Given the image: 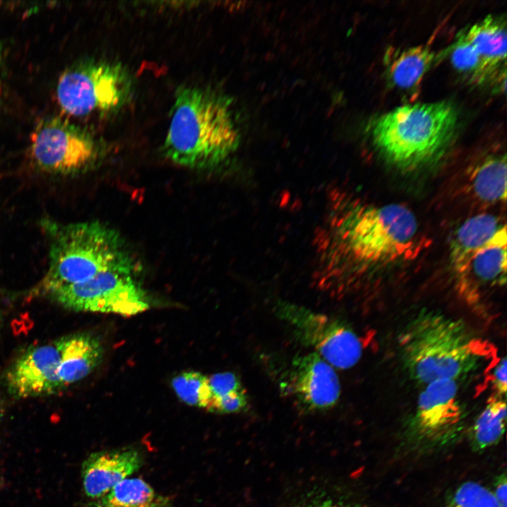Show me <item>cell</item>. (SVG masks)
<instances>
[{"mask_svg": "<svg viewBox=\"0 0 507 507\" xmlns=\"http://www.w3.org/2000/svg\"><path fill=\"white\" fill-rule=\"evenodd\" d=\"M163 152L181 166L215 167L238 147L240 134L231 99L208 88L181 86L176 92Z\"/></svg>", "mask_w": 507, "mask_h": 507, "instance_id": "obj_1", "label": "cell"}, {"mask_svg": "<svg viewBox=\"0 0 507 507\" xmlns=\"http://www.w3.org/2000/svg\"><path fill=\"white\" fill-rule=\"evenodd\" d=\"M402 365L423 386L438 380L458 381L475 372L492 355L489 344L460 320L423 310L399 337Z\"/></svg>", "mask_w": 507, "mask_h": 507, "instance_id": "obj_2", "label": "cell"}, {"mask_svg": "<svg viewBox=\"0 0 507 507\" xmlns=\"http://www.w3.org/2000/svg\"><path fill=\"white\" fill-rule=\"evenodd\" d=\"M457 123L458 113L451 102L406 104L377 118L371 137L389 163L414 171L440 159L451 145Z\"/></svg>", "mask_w": 507, "mask_h": 507, "instance_id": "obj_3", "label": "cell"}, {"mask_svg": "<svg viewBox=\"0 0 507 507\" xmlns=\"http://www.w3.org/2000/svg\"><path fill=\"white\" fill-rule=\"evenodd\" d=\"M42 226L50 241L49 263L35 293L48 295L105 271L135 270L119 233L104 223L61 224L44 220Z\"/></svg>", "mask_w": 507, "mask_h": 507, "instance_id": "obj_4", "label": "cell"}, {"mask_svg": "<svg viewBox=\"0 0 507 507\" xmlns=\"http://www.w3.org/2000/svg\"><path fill=\"white\" fill-rule=\"evenodd\" d=\"M330 247L356 261L375 265L393 262L411 248L418 232L414 214L401 204L357 206L330 225Z\"/></svg>", "mask_w": 507, "mask_h": 507, "instance_id": "obj_5", "label": "cell"}, {"mask_svg": "<svg viewBox=\"0 0 507 507\" xmlns=\"http://www.w3.org/2000/svg\"><path fill=\"white\" fill-rule=\"evenodd\" d=\"M133 82L118 63L88 60L75 63L59 77L58 101L67 113L84 116L119 110L129 101Z\"/></svg>", "mask_w": 507, "mask_h": 507, "instance_id": "obj_6", "label": "cell"}, {"mask_svg": "<svg viewBox=\"0 0 507 507\" xmlns=\"http://www.w3.org/2000/svg\"><path fill=\"white\" fill-rule=\"evenodd\" d=\"M101 152L99 142L89 132L65 120L52 118L36 127L29 156L34 168L42 173L70 176L92 168Z\"/></svg>", "mask_w": 507, "mask_h": 507, "instance_id": "obj_7", "label": "cell"}, {"mask_svg": "<svg viewBox=\"0 0 507 507\" xmlns=\"http://www.w3.org/2000/svg\"><path fill=\"white\" fill-rule=\"evenodd\" d=\"M275 311L299 342L333 368L349 369L361 359V340L343 321L287 301L277 303Z\"/></svg>", "mask_w": 507, "mask_h": 507, "instance_id": "obj_8", "label": "cell"}, {"mask_svg": "<svg viewBox=\"0 0 507 507\" xmlns=\"http://www.w3.org/2000/svg\"><path fill=\"white\" fill-rule=\"evenodd\" d=\"M134 272H102L85 282L60 287L48 296L73 311L137 315L147 310L149 302Z\"/></svg>", "mask_w": 507, "mask_h": 507, "instance_id": "obj_9", "label": "cell"}, {"mask_svg": "<svg viewBox=\"0 0 507 507\" xmlns=\"http://www.w3.org/2000/svg\"><path fill=\"white\" fill-rule=\"evenodd\" d=\"M464 416L458 381L438 380L424 385L411 419V430L430 442L445 441L460 430Z\"/></svg>", "mask_w": 507, "mask_h": 507, "instance_id": "obj_10", "label": "cell"}, {"mask_svg": "<svg viewBox=\"0 0 507 507\" xmlns=\"http://www.w3.org/2000/svg\"><path fill=\"white\" fill-rule=\"evenodd\" d=\"M61 355L57 339L28 349L11 365L6 375L8 392L27 399L62 390L58 371Z\"/></svg>", "mask_w": 507, "mask_h": 507, "instance_id": "obj_11", "label": "cell"}, {"mask_svg": "<svg viewBox=\"0 0 507 507\" xmlns=\"http://www.w3.org/2000/svg\"><path fill=\"white\" fill-rule=\"evenodd\" d=\"M287 384L295 400L310 411L332 408L341 394L334 368L314 351L293 360Z\"/></svg>", "mask_w": 507, "mask_h": 507, "instance_id": "obj_12", "label": "cell"}, {"mask_svg": "<svg viewBox=\"0 0 507 507\" xmlns=\"http://www.w3.org/2000/svg\"><path fill=\"white\" fill-rule=\"evenodd\" d=\"M144 463L138 449L125 447L91 453L82 465V481L86 496L97 500L117 484L128 478Z\"/></svg>", "mask_w": 507, "mask_h": 507, "instance_id": "obj_13", "label": "cell"}, {"mask_svg": "<svg viewBox=\"0 0 507 507\" xmlns=\"http://www.w3.org/2000/svg\"><path fill=\"white\" fill-rule=\"evenodd\" d=\"M61 360L58 377L62 389L86 377L101 363L104 348L89 333H75L57 339Z\"/></svg>", "mask_w": 507, "mask_h": 507, "instance_id": "obj_14", "label": "cell"}, {"mask_svg": "<svg viewBox=\"0 0 507 507\" xmlns=\"http://www.w3.org/2000/svg\"><path fill=\"white\" fill-rule=\"evenodd\" d=\"M505 226L496 216L488 213L466 220L457 230L450 246L451 264L456 273L462 275L472 256Z\"/></svg>", "mask_w": 507, "mask_h": 507, "instance_id": "obj_15", "label": "cell"}, {"mask_svg": "<svg viewBox=\"0 0 507 507\" xmlns=\"http://www.w3.org/2000/svg\"><path fill=\"white\" fill-rule=\"evenodd\" d=\"M468 41L481 56L486 68L494 73L506 58V26L500 17L489 15L467 30Z\"/></svg>", "mask_w": 507, "mask_h": 507, "instance_id": "obj_16", "label": "cell"}, {"mask_svg": "<svg viewBox=\"0 0 507 507\" xmlns=\"http://www.w3.org/2000/svg\"><path fill=\"white\" fill-rule=\"evenodd\" d=\"M506 227L471 258L461 277L473 275L480 284L502 286L506 282Z\"/></svg>", "mask_w": 507, "mask_h": 507, "instance_id": "obj_17", "label": "cell"}, {"mask_svg": "<svg viewBox=\"0 0 507 507\" xmlns=\"http://www.w3.org/2000/svg\"><path fill=\"white\" fill-rule=\"evenodd\" d=\"M95 507H173L163 496L141 478H126L96 500Z\"/></svg>", "mask_w": 507, "mask_h": 507, "instance_id": "obj_18", "label": "cell"}, {"mask_svg": "<svg viewBox=\"0 0 507 507\" xmlns=\"http://www.w3.org/2000/svg\"><path fill=\"white\" fill-rule=\"evenodd\" d=\"M470 183L474 194L480 200L486 202L505 201L506 155H491L482 159L474 167Z\"/></svg>", "mask_w": 507, "mask_h": 507, "instance_id": "obj_19", "label": "cell"}, {"mask_svg": "<svg viewBox=\"0 0 507 507\" xmlns=\"http://www.w3.org/2000/svg\"><path fill=\"white\" fill-rule=\"evenodd\" d=\"M434 58V52L428 46L420 45L405 49L390 62L389 78L400 89H411L420 83Z\"/></svg>", "mask_w": 507, "mask_h": 507, "instance_id": "obj_20", "label": "cell"}, {"mask_svg": "<svg viewBox=\"0 0 507 507\" xmlns=\"http://www.w3.org/2000/svg\"><path fill=\"white\" fill-rule=\"evenodd\" d=\"M506 422V397L494 394L487 400L471 427L473 447L483 450L496 444L504 432Z\"/></svg>", "mask_w": 507, "mask_h": 507, "instance_id": "obj_21", "label": "cell"}, {"mask_svg": "<svg viewBox=\"0 0 507 507\" xmlns=\"http://www.w3.org/2000/svg\"><path fill=\"white\" fill-rule=\"evenodd\" d=\"M450 56L453 67L473 82L481 83L492 75L467 39L465 30L457 35V39L451 48Z\"/></svg>", "mask_w": 507, "mask_h": 507, "instance_id": "obj_22", "label": "cell"}, {"mask_svg": "<svg viewBox=\"0 0 507 507\" xmlns=\"http://www.w3.org/2000/svg\"><path fill=\"white\" fill-rule=\"evenodd\" d=\"M171 385L184 403L206 408L210 398L208 377L196 371L184 372L173 377Z\"/></svg>", "mask_w": 507, "mask_h": 507, "instance_id": "obj_23", "label": "cell"}, {"mask_svg": "<svg viewBox=\"0 0 507 507\" xmlns=\"http://www.w3.org/2000/svg\"><path fill=\"white\" fill-rule=\"evenodd\" d=\"M446 507H501L493 492L481 484L469 481L453 492Z\"/></svg>", "mask_w": 507, "mask_h": 507, "instance_id": "obj_24", "label": "cell"}, {"mask_svg": "<svg viewBox=\"0 0 507 507\" xmlns=\"http://www.w3.org/2000/svg\"><path fill=\"white\" fill-rule=\"evenodd\" d=\"M209 389V402L206 407L210 406L217 400L229 394L244 391L239 378L232 372L218 373L208 377Z\"/></svg>", "mask_w": 507, "mask_h": 507, "instance_id": "obj_25", "label": "cell"}, {"mask_svg": "<svg viewBox=\"0 0 507 507\" xmlns=\"http://www.w3.org/2000/svg\"><path fill=\"white\" fill-rule=\"evenodd\" d=\"M247 406L248 397L244 390L215 401L208 411L218 413H232L243 411Z\"/></svg>", "mask_w": 507, "mask_h": 507, "instance_id": "obj_26", "label": "cell"}, {"mask_svg": "<svg viewBox=\"0 0 507 507\" xmlns=\"http://www.w3.org/2000/svg\"><path fill=\"white\" fill-rule=\"evenodd\" d=\"M506 358L503 357L495 365L492 374V384L494 394L506 397L507 389Z\"/></svg>", "mask_w": 507, "mask_h": 507, "instance_id": "obj_27", "label": "cell"}, {"mask_svg": "<svg viewBox=\"0 0 507 507\" xmlns=\"http://www.w3.org/2000/svg\"><path fill=\"white\" fill-rule=\"evenodd\" d=\"M506 479L503 476L497 482L493 492L501 507H506Z\"/></svg>", "mask_w": 507, "mask_h": 507, "instance_id": "obj_28", "label": "cell"}, {"mask_svg": "<svg viewBox=\"0 0 507 507\" xmlns=\"http://www.w3.org/2000/svg\"><path fill=\"white\" fill-rule=\"evenodd\" d=\"M311 507H344L337 503L332 502V501H324L321 503H318Z\"/></svg>", "mask_w": 507, "mask_h": 507, "instance_id": "obj_29", "label": "cell"}, {"mask_svg": "<svg viewBox=\"0 0 507 507\" xmlns=\"http://www.w3.org/2000/svg\"><path fill=\"white\" fill-rule=\"evenodd\" d=\"M4 53L2 50L1 45L0 44V94L1 92V87H2V68H3V63H4Z\"/></svg>", "mask_w": 507, "mask_h": 507, "instance_id": "obj_30", "label": "cell"}, {"mask_svg": "<svg viewBox=\"0 0 507 507\" xmlns=\"http://www.w3.org/2000/svg\"><path fill=\"white\" fill-rule=\"evenodd\" d=\"M1 312H0V323H1Z\"/></svg>", "mask_w": 507, "mask_h": 507, "instance_id": "obj_31", "label": "cell"}, {"mask_svg": "<svg viewBox=\"0 0 507 507\" xmlns=\"http://www.w3.org/2000/svg\"><path fill=\"white\" fill-rule=\"evenodd\" d=\"M0 485H1V482H0Z\"/></svg>", "mask_w": 507, "mask_h": 507, "instance_id": "obj_32", "label": "cell"}]
</instances>
